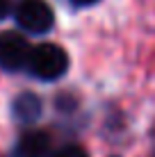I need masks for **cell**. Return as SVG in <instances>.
<instances>
[{
  "label": "cell",
  "mask_w": 155,
  "mask_h": 157,
  "mask_svg": "<svg viewBox=\"0 0 155 157\" xmlns=\"http://www.w3.org/2000/svg\"><path fill=\"white\" fill-rule=\"evenodd\" d=\"M66 68H68V55L57 43H41V46L32 48L28 59V71L37 80L52 82V80L62 78Z\"/></svg>",
  "instance_id": "6da1fadb"
},
{
  "label": "cell",
  "mask_w": 155,
  "mask_h": 157,
  "mask_svg": "<svg viewBox=\"0 0 155 157\" xmlns=\"http://www.w3.org/2000/svg\"><path fill=\"white\" fill-rule=\"evenodd\" d=\"M16 23L30 34H46L55 23L50 5L44 0H23L16 7Z\"/></svg>",
  "instance_id": "7a4b0ae2"
},
{
  "label": "cell",
  "mask_w": 155,
  "mask_h": 157,
  "mask_svg": "<svg viewBox=\"0 0 155 157\" xmlns=\"http://www.w3.org/2000/svg\"><path fill=\"white\" fill-rule=\"evenodd\" d=\"M32 46L25 39V34L16 30H7L0 34V68L5 71H21L28 68Z\"/></svg>",
  "instance_id": "3957f363"
},
{
  "label": "cell",
  "mask_w": 155,
  "mask_h": 157,
  "mask_svg": "<svg viewBox=\"0 0 155 157\" xmlns=\"http://www.w3.org/2000/svg\"><path fill=\"white\" fill-rule=\"evenodd\" d=\"M52 150V139L44 130L25 132L16 144V157H48Z\"/></svg>",
  "instance_id": "277c9868"
},
{
  "label": "cell",
  "mask_w": 155,
  "mask_h": 157,
  "mask_svg": "<svg viewBox=\"0 0 155 157\" xmlns=\"http://www.w3.org/2000/svg\"><path fill=\"white\" fill-rule=\"evenodd\" d=\"M12 112L14 116L18 118L21 123H32L37 121V118L41 116V112H44V102L37 94H32V91H25V94H18L12 105Z\"/></svg>",
  "instance_id": "5b68a950"
},
{
  "label": "cell",
  "mask_w": 155,
  "mask_h": 157,
  "mask_svg": "<svg viewBox=\"0 0 155 157\" xmlns=\"http://www.w3.org/2000/svg\"><path fill=\"white\" fill-rule=\"evenodd\" d=\"M55 157H89L84 153L80 146H66V148H62L60 153H55Z\"/></svg>",
  "instance_id": "8992f818"
},
{
  "label": "cell",
  "mask_w": 155,
  "mask_h": 157,
  "mask_svg": "<svg viewBox=\"0 0 155 157\" xmlns=\"http://www.w3.org/2000/svg\"><path fill=\"white\" fill-rule=\"evenodd\" d=\"M9 9H12V5H9V0H0V21H2L5 16L9 14Z\"/></svg>",
  "instance_id": "52a82bcc"
},
{
  "label": "cell",
  "mask_w": 155,
  "mask_h": 157,
  "mask_svg": "<svg viewBox=\"0 0 155 157\" xmlns=\"http://www.w3.org/2000/svg\"><path fill=\"white\" fill-rule=\"evenodd\" d=\"M73 5H78V7H91V5H96L98 0H71Z\"/></svg>",
  "instance_id": "ba28073f"
}]
</instances>
